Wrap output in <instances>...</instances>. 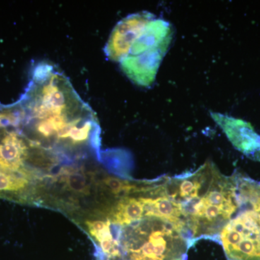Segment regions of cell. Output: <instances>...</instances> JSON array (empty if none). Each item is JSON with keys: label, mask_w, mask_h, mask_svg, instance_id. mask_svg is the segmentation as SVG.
I'll use <instances>...</instances> for the list:
<instances>
[{"label": "cell", "mask_w": 260, "mask_h": 260, "mask_svg": "<svg viewBox=\"0 0 260 260\" xmlns=\"http://www.w3.org/2000/svg\"><path fill=\"white\" fill-rule=\"evenodd\" d=\"M228 260H260V229L247 208L238 205L235 213L219 233Z\"/></svg>", "instance_id": "cell-1"}, {"label": "cell", "mask_w": 260, "mask_h": 260, "mask_svg": "<svg viewBox=\"0 0 260 260\" xmlns=\"http://www.w3.org/2000/svg\"><path fill=\"white\" fill-rule=\"evenodd\" d=\"M144 218V208L141 200L126 198L119 201L112 213V222L120 225H129Z\"/></svg>", "instance_id": "cell-5"}, {"label": "cell", "mask_w": 260, "mask_h": 260, "mask_svg": "<svg viewBox=\"0 0 260 260\" xmlns=\"http://www.w3.org/2000/svg\"><path fill=\"white\" fill-rule=\"evenodd\" d=\"M85 223L90 235L99 243L113 237L110 229L111 221L109 220L107 221L88 220Z\"/></svg>", "instance_id": "cell-8"}, {"label": "cell", "mask_w": 260, "mask_h": 260, "mask_svg": "<svg viewBox=\"0 0 260 260\" xmlns=\"http://www.w3.org/2000/svg\"><path fill=\"white\" fill-rule=\"evenodd\" d=\"M219 124L236 148L249 158L260 161V135L249 123L225 116Z\"/></svg>", "instance_id": "cell-3"}, {"label": "cell", "mask_w": 260, "mask_h": 260, "mask_svg": "<svg viewBox=\"0 0 260 260\" xmlns=\"http://www.w3.org/2000/svg\"><path fill=\"white\" fill-rule=\"evenodd\" d=\"M28 180L22 172H8L0 169V193H15L23 190Z\"/></svg>", "instance_id": "cell-6"}, {"label": "cell", "mask_w": 260, "mask_h": 260, "mask_svg": "<svg viewBox=\"0 0 260 260\" xmlns=\"http://www.w3.org/2000/svg\"><path fill=\"white\" fill-rule=\"evenodd\" d=\"M28 155V147L14 132L8 133L0 143V169L20 172Z\"/></svg>", "instance_id": "cell-4"}, {"label": "cell", "mask_w": 260, "mask_h": 260, "mask_svg": "<svg viewBox=\"0 0 260 260\" xmlns=\"http://www.w3.org/2000/svg\"><path fill=\"white\" fill-rule=\"evenodd\" d=\"M104 183L110 189L111 192L116 196L123 197L129 194L131 191L138 189L137 186L126 181L116 177H107L104 179Z\"/></svg>", "instance_id": "cell-9"}, {"label": "cell", "mask_w": 260, "mask_h": 260, "mask_svg": "<svg viewBox=\"0 0 260 260\" xmlns=\"http://www.w3.org/2000/svg\"><path fill=\"white\" fill-rule=\"evenodd\" d=\"M148 15H131L118 23L105 47V53L114 61L123 59L148 24Z\"/></svg>", "instance_id": "cell-2"}, {"label": "cell", "mask_w": 260, "mask_h": 260, "mask_svg": "<svg viewBox=\"0 0 260 260\" xmlns=\"http://www.w3.org/2000/svg\"><path fill=\"white\" fill-rule=\"evenodd\" d=\"M63 181L65 187L70 191L79 194H88L90 189L86 176L80 171H70L65 172Z\"/></svg>", "instance_id": "cell-7"}]
</instances>
